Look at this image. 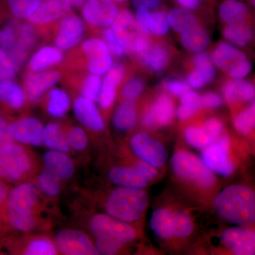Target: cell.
<instances>
[{
	"label": "cell",
	"mask_w": 255,
	"mask_h": 255,
	"mask_svg": "<svg viewBox=\"0 0 255 255\" xmlns=\"http://www.w3.org/2000/svg\"><path fill=\"white\" fill-rule=\"evenodd\" d=\"M39 190L31 182L21 183L11 188L5 203L4 219L8 227L26 233L36 226Z\"/></svg>",
	"instance_id": "1"
},
{
	"label": "cell",
	"mask_w": 255,
	"mask_h": 255,
	"mask_svg": "<svg viewBox=\"0 0 255 255\" xmlns=\"http://www.w3.org/2000/svg\"><path fill=\"white\" fill-rule=\"evenodd\" d=\"M218 214L228 222L251 226L255 222V194L250 188L230 186L217 196L214 201Z\"/></svg>",
	"instance_id": "2"
},
{
	"label": "cell",
	"mask_w": 255,
	"mask_h": 255,
	"mask_svg": "<svg viewBox=\"0 0 255 255\" xmlns=\"http://www.w3.org/2000/svg\"><path fill=\"white\" fill-rule=\"evenodd\" d=\"M90 228L95 238L96 250L100 255L117 254L136 236L131 226L108 215L97 214L92 216Z\"/></svg>",
	"instance_id": "3"
},
{
	"label": "cell",
	"mask_w": 255,
	"mask_h": 255,
	"mask_svg": "<svg viewBox=\"0 0 255 255\" xmlns=\"http://www.w3.org/2000/svg\"><path fill=\"white\" fill-rule=\"evenodd\" d=\"M148 204V198L140 189L120 187L110 193L105 203L106 214L110 217L132 222L140 219Z\"/></svg>",
	"instance_id": "4"
},
{
	"label": "cell",
	"mask_w": 255,
	"mask_h": 255,
	"mask_svg": "<svg viewBox=\"0 0 255 255\" xmlns=\"http://www.w3.org/2000/svg\"><path fill=\"white\" fill-rule=\"evenodd\" d=\"M34 168L33 157L18 142L0 146V179L5 182H21Z\"/></svg>",
	"instance_id": "5"
},
{
	"label": "cell",
	"mask_w": 255,
	"mask_h": 255,
	"mask_svg": "<svg viewBox=\"0 0 255 255\" xmlns=\"http://www.w3.org/2000/svg\"><path fill=\"white\" fill-rule=\"evenodd\" d=\"M112 28L119 42L130 53L138 54L152 43L150 33L142 27L129 10L119 11Z\"/></svg>",
	"instance_id": "6"
},
{
	"label": "cell",
	"mask_w": 255,
	"mask_h": 255,
	"mask_svg": "<svg viewBox=\"0 0 255 255\" xmlns=\"http://www.w3.org/2000/svg\"><path fill=\"white\" fill-rule=\"evenodd\" d=\"M215 67L233 80L244 79L251 73L253 65L246 53L228 42H220L211 54Z\"/></svg>",
	"instance_id": "7"
},
{
	"label": "cell",
	"mask_w": 255,
	"mask_h": 255,
	"mask_svg": "<svg viewBox=\"0 0 255 255\" xmlns=\"http://www.w3.org/2000/svg\"><path fill=\"white\" fill-rule=\"evenodd\" d=\"M172 169L178 177L191 181L199 187H213L216 179L201 159L187 151H178L171 159Z\"/></svg>",
	"instance_id": "8"
},
{
	"label": "cell",
	"mask_w": 255,
	"mask_h": 255,
	"mask_svg": "<svg viewBox=\"0 0 255 255\" xmlns=\"http://www.w3.org/2000/svg\"><path fill=\"white\" fill-rule=\"evenodd\" d=\"M229 150V137H220L204 148L201 153V160L210 170L221 175H230L235 167L230 159Z\"/></svg>",
	"instance_id": "9"
},
{
	"label": "cell",
	"mask_w": 255,
	"mask_h": 255,
	"mask_svg": "<svg viewBox=\"0 0 255 255\" xmlns=\"http://www.w3.org/2000/svg\"><path fill=\"white\" fill-rule=\"evenodd\" d=\"M58 252L66 255H98L95 244L85 233L77 230H63L55 236Z\"/></svg>",
	"instance_id": "10"
},
{
	"label": "cell",
	"mask_w": 255,
	"mask_h": 255,
	"mask_svg": "<svg viewBox=\"0 0 255 255\" xmlns=\"http://www.w3.org/2000/svg\"><path fill=\"white\" fill-rule=\"evenodd\" d=\"M130 146L139 158L153 167H161L166 163L167 152L165 147L158 140L147 134H135L130 140Z\"/></svg>",
	"instance_id": "11"
},
{
	"label": "cell",
	"mask_w": 255,
	"mask_h": 255,
	"mask_svg": "<svg viewBox=\"0 0 255 255\" xmlns=\"http://www.w3.org/2000/svg\"><path fill=\"white\" fill-rule=\"evenodd\" d=\"M118 4L114 0H87L82 6V16L89 24L107 28L118 16Z\"/></svg>",
	"instance_id": "12"
},
{
	"label": "cell",
	"mask_w": 255,
	"mask_h": 255,
	"mask_svg": "<svg viewBox=\"0 0 255 255\" xmlns=\"http://www.w3.org/2000/svg\"><path fill=\"white\" fill-rule=\"evenodd\" d=\"M43 126L34 117H21L8 123V132L14 142L31 146H41Z\"/></svg>",
	"instance_id": "13"
},
{
	"label": "cell",
	"mask_w": 255,
	"mask_h": 255,
	"mask_svg": "<svg viewBox=\"0 0 255 255\" xmlns=\"http://www.w3.org/2000/svg\"><path fill=\"white\" fill-rule=\"evenodd\" d=\"M174 106L171 97L165 94L156 99L142 117V124L147 128L166 127L173 120Z\"/></svg>",
	"instance_id": "14"
},
{
	"label": "cell",
	"mask_w": 255,
	"mask_h": 255,
	"mask_svg": "<svg viewBox=\"0 0 255 255\" xmlns=\"http://www.w3.org/2000/svg\"><path fill=\"white\" fill-rule=\"evenodd\" d=\"M85 34V25L81 18L75 14H68L60 21L55 38L56 48L68 50L78 45Z\"/></svg>",
	"instance_id": "15"
},
{
	"label": "cell",
	"mask_w": 255,
	"mask_h": 255,
	"mask_svg": "<svg viewBox=\"0 0 255 255\" xmlns=\"http://www.w3.org/2000/svg\"><path fill=\"white\" fill-rule=\"evenodd\" d=\"M60 78L61 75L56 70L26 75L24 79V88L28 100L32 103H36L47 90L59 82Z\"/></svg>",
	"instance_id": "16"
},
{
	"label": "cell",
	"mask_w": 255,
	"mask_h": 255,
	"mask_svg": "<svg viewBox=\"0 0 255 255\" xmlns=\"http://www.w3.org/2000/svg\"><path fill=\"white\" fill-rule=\"evenodd\" d=\"M223 243L236 255H252L255 252V235L241 227L228 228L222 235Z\"/></svg>",
	"instance_id": "17"
},
{
	"label": "cell",
	"mask_w": 255,
	"mask_h": 255,
	"mask_svg": "<svg viewBox=\"0 0 255 255\" xmlns=\"http://www.w3.org/2000/svg\"><path fill=\"white\" fill-rule=\"evenodd\" d=\"M72 6L71 0H42L38 9L28 17V21L39 26L48 24L65 16Z\"/></svg>",
	"instance_id": "18"
},
{
	"label": "cell",
	"mask_w": 255,
	"mask_h": 255,
	"mask_svg": "<svg viewBox=\"0 0 255 255\" xmlns=\"http://www.w3.org/2000/svg\"><path fill=\"white\" fill-rule=\"evenodd\" d=\"M106 75L99 93V105L104 110L110 108L113 105L117 96V89L125 75V68L122 64L112 65Z\"/></svg>",
	"instance_id": "19"
},
{
	"label": "cell",
	"mask_w": 255,
	"mask_h": 255,
	"mask_svg": "<svg viewBox=\"0 0 255 255\" xmlns=\"http://www.w3.org/2000/svg\"><path fill=\"white\" fill-rule=\"evenodd\" d=\"M73 107L75 117L87 128L95 132L105 130V122L93 102L83 97H78L74 102Z\"/></svg>",
	"instance_id": "20"
},
{
	"label": "cell",
	"mask_w": 255,
	"mask_h": 255,
	"mask_svg": "<svg viewBox=\"0 0 255 255\" xmlns=\"http://www.w3.org/2000/svg\"><path fill=\"white\" fill-rule=\"evenodd\" d=\"M44 168L56 176L60 180L70 179L75 172V165L66 152L50 150L43 156Z\"/></svg>",
	"instance_id": "21"
},
{
	"label": "cell",
	"mask_w": 255,
	"mask_h": 255,
	"mask_svg": "<svg viewBox=\"0 0 255 255\" xmlns=\"http://www.w3.org/2000/svg\"><path fill=\"white\" fill-rule=\"evenodd\" d=\"M140 63L151 72L158 73L167 68L170 60L169 50L162 44H151L137 54Z\"/></svg>",
	"instance_id": "22"
},
{
	"label": "cell",
	"mask_w": 255,
	"mask_h": 255,
	"mask_svg": "<svg viewBox=\"0 0 255 255\" xmlns=\"http://www.w3.org/2000/svg\"><path fill=\"white\" fill-rule=\"evenodd\" d=\"M225 100L229 104L253 102L255 100V87L252 82L241 80H233L225 83L223 87Z\"/></svg>",
	"instance_id": "23"
},
{
	"label": "cell",
	"mask_w": 255,
	"mask_h": 255,
	"mask_svg": "<svg viewBox=\"0 0 255 255\" xmlns=\"http://www.w3.org/2000/svg\"><path fill=\"white\" fill-rule=\"evenodd\" d=\"M109 179L112 183L120 187L143 189L147 182L141 174L132 167H114L109 172Z\"/></svg>",
	"instance_id": "24"
},
{
	"label": "cell",
	"mask_w": 255,
	"mask_h": 255,
	"mask_svg": "<svg viewBox=\"0 0 255 255\" xmlns=\"http://www.w3.org/2000/svg\"><path fill=\"white\" fill-rule=\"evenodd\" d=\"M175 225V213L169 210H156L151 216V229L161 239L174 237Z\"/></svg>",
	"instance_id": "25"
},
{
	"label": "cell",
	"mask_w": 255,
	"mask_h": 255,
	"mask_svg": "<svg viewBox=\"0 0 255 255\" xmlns=\"http://www.w3.org/2000/svg\"><path fill=\"white\" fill-rule=\"evenodd\" d=\"M63 60L61 50L53 46H44L32 56L28 67L32 72L38 73L61 63Z\"/></svg>",
	"instance_id": "26"
},
{
	"label": "cell",
	"mask_w": 255,
	"mask_h": 255,
	"mask_svg": "<svg viewBox=\"0 0 255 255\" xmlns=\"http://www.w3.org/2000/svg\"><path fill=\"white\" fill-rule=\"evenodd\" d=\"M223 38L233 46L243 48L251 43L254 36L253 28L248 23L241 22L228 23L222 30Z\"/></svg>",
	"instance_id": "27"
},
{
	"label": "cell",
	"mask_w": 255,
	"mask_h": 255,
	"mask_svg": "<svg viewBox=\"0 0 255 255\" xmlns=\"http://www.w3.org/2000/svg\"><path fill=\"white\" fill-rule=\"evenodd\" d=\"M25 94L17 84L11 81H0V105L12 110L22 108Z\"/></svg>",
	"instance_id": "28"
},
{
	"label": "cell",
	"mask_w": 255,
	"mask_h": 255,
	"mask_svg": "<svg viewBox=\"0 0 255 255\" xmlns=\"http://www.w3.org/2000/svg\"><path fill=\"white\" fill-rule=\"evenodd\" d=\"M181 43L188 51L200 53L204 51L210 45V36L208 32L200 25L181 33Z\"/></svg>",
	"instance_id": "29"
},
{
	"label": "cell",
	"mask_w": 255,
	"mask_h": 255,
	"mask_svg": "<svg viewBox=\"0 0 255 255\" xmlns=\"http://www.w3.org/2000/svg\"><path fill=\"white\" fill-rule=\"evenodd\" d=\"M42 143L50 150L68 152L70 150L66 133L59 124L50 123L43 128Z\"/></svg>",
	"instance_id": "30"
},
{
	"label": "cell",
	"mask_w": 255,
	"mask_h": 255,
	"mask_svg": "<svg viewBox=\"0 0 255 255\" xmlns=\"http://www.w3.org/2000/svg\"><path fill=\"white\" fill-rule=\"evenodd\" d=\"M220 18L223 22L233 23L244 21L248 14V8L243 1L238 0H225L220 5Z\"/></svg>",
	"instance_id": "31"
},
{
	"label": "cell",
	"mask_w": 255,
	"mask_h": 255,
	"mask_svg": "<svg viewBox=\"0 0 255 255\" xmlns=\"http://www.w3.org/2000/svg\"><path fill=\"white\" fill-rule=\"evenodd\" d=\"M136 107L131 101H126L120 105L114 117V125L121 131H128L137 123Z\"/></svg>",
	"instance_id": "32"
},
{
	"label": "cell",
	"mask_w": 255,
	"mask_h": 255,
	"mask_svg": "<svg viewBox=\"0 0 255 255\" xmlns=\"http://www.w3.org/2000/svg\"><path fill=\"white\" fill-rule=\"evenodd\" d=\"M169 26L179 33L194 28L199 25L196 15L190 10L184 8H174L167 14Z\"/></svg>",
	"instance_id": "33"
},
{
	"label": "cell",
	"mask_w": 255,
	"mask_h": 255,
	"mask_svg": "<svg viewBox=\"0 0 255 255\" xmlns=\"http://www.w3.org/2000/svg\"><path fill=\"white\" fill-rule=\"evenodd\" d=\"M70 100L66 92L60 89H53L48 93L46 102L48 113L55 118H62L68 113Z\"/></svg>",
	"instance_id": "34"
},
{
	"label": "cell",
	"mask_w": 255,
	"mask_h": 255,
	"mask_svg": "<svg viewBox=\"0 0 255 255\" xmlns=\"http://www.w3.org/2000/svg\"><path fill=\"white\" fill-rule=\"evenodd\" d=\"M61 182L56 176L43 168L37 176L36 185L44 195L54 197L60 194Z\"/></svg>",
	"instance_id": "35"
},
{
	"label": "cell",
	"mask_w": 255,
	"mask_h": 255,
	"mask_svg": "<svg viewBox=\"0 0 255 255\" xmlns=\"http://www.w3.org/2000/svg\"><path fill=\"white\" fill-rule=\"evenodd\" d=\"M42 0H5L10 12L19 19L28 18L38 9Z\"/></svg>",
	"instance_id": "36"
},
{
	"label": "cell",
	"mask_w": 255,
	"mask_h": 255,
	"mask_svg": "<svg viewBox=\"0 0 255 255\" xmlns=\"http://www.w3.org/2000/svg\"><path fill=\"white\" fill-rule=\"evenodd\" d=\"M22 253L25 255H55L58 251L49 238L38 237L28 242Z\"/></svg>",
	"instance_id": "37"
},
{
	"label": "cell",
	"mask_w": 255,
	"mask_h": 255,
	"mask_svg": "<svg viewBox=\"0 0 255 255\" xmlns=\"http://www.w3.org/2000/svg\"><path fill=\"white\" fill-rule=\"evenodd\" d=\"M194 69L206 79L207 84L214 82L216 77V67L213 63L211 55L206 52L196 53L193 58Z\"/></svg>",
	"instance_id": "38"
},
{
	"label": "cell",
	"mask_w": 255,
	"mask_h": 255,
	"mask_svg": "<svg viewBox=\"0 0 255 255\" xmlns=\"http://www.w3.org/2000/svg\"><path fill=\"white\" fill-rule=\"evenodd\" d=\"M186 140L192 147L196 148H205L214 142L204 127H189L184 131Z\"/></svg>",
	"instance_id": "39"
},
{
	"label": "cell",
	"mask_w": 255,
	"mask_h": 255,
	"mask_svg": "<svg viewBox=\"0 0 255 255\" xmlns=\"http://www.w3.org/2000/svg\"><path fill=\"white\" fill-rule=\"evenodd\" d=\"M255 126V104L243 111L234 119V127L240 133L247 135L254 130Z\"/></svg>",
	"instance_id": "40"
},
{
	"label": "cell",
	"mask_w": 255,
	"mask_h": 255,
	"mask_svg": "<svg viewBox=\"0 0 255 255\" xmlns=\"http://www.w3.org/2000/svg\"><path fill=\"white\" fill-rule=\"evenodd\" d=\"M170 26L167 18V13L164 11L151 13L150 26L148 31L150 34L162 36L167 34Z\"/></svg>",
	"instance_id": "41"
},
{
	"label": "cell",
	"mask_w": 255,
	"mask_h": 255,
	"mask_svg": "<svg viewBox=\"0 0 255 255\" xmlns=\"http://www.w3.org/2000/svg\"><path fill=\"white\" fill-rule=\"evenodd\" d=\"M82 49L88 59L110 54V49L104 40L92 38L82 43Z\"/></svg>",
	"instance_id": "42"
},
{
	"label": "cell",
	"mask_w": 255,
	"mask_h": 255,
	"mask_svg": "<svg viewBox=\"0 0 255 255\" xmlns=\"http://www.w3.org/2000/svg\"><path fill=\"white\" fill-rule=\"evenodd\" d=\"M18 68L7 52L0 46V81L13 80Z\"/></svg>",
	"instance_id": "43"
},
{
	"label": "cell",
	"mask_w": 255,
	"mask_h": 255,
	"mask_svg": "<svg viewBox=\"0 0 255 255\" xmlns=\"http://www.w3.org/2000/svg\"><path fill=\"white\" fill-rule=\"evenodd\" d=\"M102 83L100 76H97L93 74L87 75L84 80L82 87V97L93 102L97 101Z\"/></svg>",
	"instance_id": "44"
},
{
	"label": "cell",
	"mask_w": 255,
	"mask_h": 255,
	"mask_svg": "<svg viewBox=\"0 0 255 255\" xmlns=\"http://www.w3.org/2000/svg\"><path fill=\"white\" fill-rule=\"evenodd\" d=\"M67 140L70 149L77 152H81L86 148L88 137L82 128L75 127L69 129L66 133Z\"/></svg>",
	"instance_id": "45"
},
{
	"label": "cell",
	"mask_w": 255,
	"mask_h": 255,
	"mask_svg": "<svg viewBox=\"0 0 255 255\" xmlns=\"http://www.w3.org/2000/svg\"><path fill=\"white\" fill-rule=\"evenodd\" d=\"M112 65H113V60L110 54L91 58V59H88L87 62V68L89 71L97 76L105 75L112 68Z\"/></svg>",
	"instance_id": "46"
},
{
	"label": "cell",
	"mask_w": 255,
	"mask_h": 255,
	"mask_svg": "<svg viewBox=\"0 0 255 255\" xmlns=\"http://www.w3.org/2000/svg\"><path fill=\"white\" fill-rule=\"evenodd\" d=\"M145 90L143 80L138 78L129 80L122 89V95L127 101L136 100Z\"/></svg>",
	"instance_id": "47"
},
{
	"label": "cell",
	"mask_w": 255,
	"mask_h": 255,
	"mask_svg": "<svg viewBox=\"0 0 255 255\" xmlns=\"http://www.w3.org/2000/svg\"><path fill=\"white\" fill-rule=\"evenodd\" d=\"M175 232L174 237L185 238L189 236L194 230V224L187 214L175 213Z\"/></svg>",
	"instance_id": "48"
},
{
	"label": "cell",
	"mask_w": 255,
	"mask_h": 255,
	"mask_svg": "<svg viewBox=\"0 0 255 255\" xmlns=\"http://www.w3.org/2000/svg\"><path fill=\"white\" fill-rule=\"evenodd\" d=\"M104 41L108 46L110 53L116 56H123L127 53V50L119 42L112 28L107 27L103 33Z\"/></svg>",
	"instance_id": "49"
},
{
	"label": "cell",
	"mask_w": 255,
	"mask_h": 255,
	"mask_svg": "<svg viewBox=\"0 0 255 255\" xmlns=\"http://www.w3.org/2000/svg\"><path fill=\"white\" fill-rule=\"evenodd\" d=\"M165 87L167 91L176 97H182L190 90L191 87L187 82L179 79H170L165 82Z\"/></svg>",
	"instance_id": "50"
},
{
	"label": "cell",
	"mask_w": 255,
	"mask_h": 255,
	"mask_svg": "<svg viewBox=\"0 0 255 255\" xmlns=\"http://www.w3.org/2000/svg\"><path fill=\"white\" fill-rule=\"evenodd\" d=\"M222 104V97L216 92H207L201 97V107L204 108H217Z\"/></svg>",
	"instance_id": "51"
},
{
	"label": "cell",
	"mask_w": 255,
	"mask_h": 255,
	"mask_svg": "<svg viewBox=\"0 0 255 255\" xmlns=\"http://www.w3.org/2000/svg\"><path fill=\"white\" fill-rule=\"evenodd\" d=\"M181 105L197 111L201 107V96L195 92H187L182 96Z\"/></svg>",
	"instance_id": "52"
},
{
	"label": "cell",
	"mask_w": 255,
	"mask_h": 255,
	"mask_svg": "<svg viewBox=\"0 0 255 255\" xmlns=\"http://www.w3.org/2000/svg\"><path fill=\"white\" fill-rule=\"evenodd\" d=\"M203 127L207 130L214 141L218 139L223 130V124L219 119H210L206 121Z\"/></svg>",
	"instance_id": "53"
},
{
	"label": "cell",
	"mask_w": 255,
	"mask_h": 255,
	"mask_svg": "<svg viewBox=\"0 0 255 255\" xmlns=\"http://www.w3.org/2000/svg\"><path fill=\"white\" fill-rule=\"evenodd\" d=\"M134 166L147 182H150L157 175V171L156 170L155 167L144 161L137 162L136 164H134Z\"/></svg>",
	"instance_id": "54"
},
{
	"label": "cell",
	"mask_w": 255,
	"mask_h": 255,
	"mask_svg": "<svg viewBox=\"0 0 255 255\" xmlns=\"http://www.w3.org/2000/svg\"><path fill=\"white\" fill-rule=\"evenodd\" d=\"M187 83L189 87L194 89H201L207 85L206 79L195 69L188 75Z\"/></svg>",
	"instance_id": "55"
},
{
	"label": "cell",
	"mask_w": 255,
	"mask_h": 255,
	"mask_svg": "<svg viewBox=\"0 0 255 255\" xmlns=\"http://www.w3.org/2000/svg\"><path fill=\"white\" fill-rule=\"evenodd\" d=\"M14 142L8 132V122L4 116L0 113V146L7 145Z\"/></svg>",
	"instance_id": "56"
},
{
	"label": "cell",
	"mask_w": 255,
	"mask_h": 255,
	"mask_svg": "<svg viewBox=\"0 0 255 255\" xmlns=\"http://www.w3.org/2000/svg\"><path fill=\"white\" fill-rule=\"evenodd\" d=\"M161 5V0H132V6L135 9L139 7L147 8L149 10L156 9Z\"/></svg>",
	"instance_id": "57"
},
{
	"label": "cell",
	"mask_w": 255,
	"mask_h": 255,
	"mask_svg": "<svg viewBox=\"0 0 255 255\" xmlns=\"http://www.w3.org/2000/svg\"><path fill=\"white\" fill-rule=\"evenodd\" d=\"M175 1L181 8L193 11L201 6L203 0H175Z\"/></svg>",
	"instance_id": "58"
},
{
	"label": "cell",
	"mask_w": 255,
	"mask_h": 255,
	"mask_svg": "<svg viewBox=\"0 0 255 255\" xmlns=\"http://www.w3.org/2000/svg\"><path fill=\"white\" fill-rule=\"evenodd\" d=\"M196 112V110H194V109L186 107V106L181 105L177 109L176 114L180 120H187V119L191 118L192 116H194Z\"/></svg>",
	"instance_id": "59"
},
{
	"label": "cell",
	"mask_w": 255,
	"mask_h": 255,
	"mask_svg": "<svg viewBox=\"0 0 255 255\" xmlns=\"http://www.w3.org/2000/svg\"><path fill=\"white\" fill-rule=\"evenodd\" d=\"M4 206L0 204V236L5 232L6 228L8 227L4 219Z\"/></svg>",
	"instance_id": "60"
},
{
	"label": "cell",
	"mask_w": 255,
	"mask_h": 255,
	"mask_svg": "<svg viewBox=\"0 0 255 255\" xmlns=\"http://www.w3.org/2000/svg\"><path fill=\"white\" fill-rule=\"evenodd\" d=\"M87 0H71L72 5L76 7H80L83 6Z\"/></svg>",
	"instance_id": "61"
},
{
	"label": "cell",
	"mask_w": 255,
	"mask_h": 255,
	"mask_svg": "<svg viewBox=\"0 0 255 255\" xmlns=\"http://www.w3.org/2000/svg\"><path fill=\"white\" fill-rule=\"evenodd\" d=\"M114 1H115L117 3H123L128 1V0H114Z\"/></svg>",
	"instance_id": "62"
},
{
	"label": "cell",
	"mask_w": 255,
	"mask_h": 255,
	"mask_svg": "<svg viewBox=\"0 0 255 255\" xmlns=\"http://www.w3.org/2000/svg\"><path fill=\"white\" fill-rule=\"evenodd\" d=\"M251 1L252 4H253V5H255V0H251Z\"/></svg>",
	"instance_id": "63"
}]
</instances>
